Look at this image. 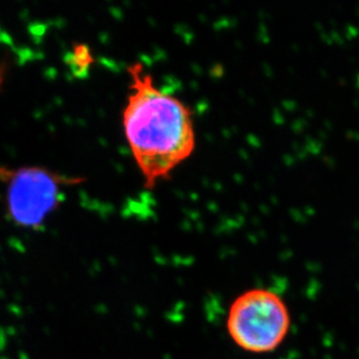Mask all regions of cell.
Segmentation results:
<instances>
[{"mask_svg": "<svg viewBox=\"0 0 359 359\" xmlns=\"http://www.w3.org/2000/svg\"><path fill=\"white\" fill-rule=\"evenodd\" d=\"M292 324L290 309L277 292L254 287L229 307L225 329L236 346L249 353H271L285 342Z\"/></svg>", "mask_w": 359, "mask_h": 359, "instance_id": "2", "label": "cell"}, {"mask_svg": "<svg viewBox=\"0 0 359 359\" xmlns=\"http://www.w3.org/2000/svg\"><path fill=\"white\" fill-rule=\"evenodd\" d=\"M9 210L17 223L35 227L56 206L64 178L40 168H25L10 179Z\"/></svg>", "mask_w": 359, "mask_h": 359, "instance_id": "3", "label": "cell"}, {"mask_svg": "<svg viewBox=\"0 0 359 359\" xmlns=\"http://www.w3.org/2000/svg\"><path fill=\"white\" fill-rule=\"evenodd\" d=\"M124 128L146 187L153 188L191 157L195 149L192 110L175 95L155 86L153 77L135 63Z\"/></svg>", "mask_w": 359, "mask_h": 359, "instance_id": "1", "label": "cell"}, {"mask_svg": "<svg viewBox=\"0 0 359 359\" xmlns=\"http://www.w3.org/2000/svg\"><path fill=\"white\" fill-rule=\"evenodd\" d=\"M0 84H2V75H0ZM13 171H11V170H7L5 168H2L0 166V181H4V180H7V179H11L12 178V176H13Z\"/></svg>", "mask_w": 359, "mask_h": 359, "instance_id": "4", "label": "cell"}]
</instances>
